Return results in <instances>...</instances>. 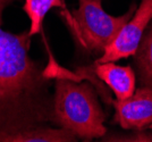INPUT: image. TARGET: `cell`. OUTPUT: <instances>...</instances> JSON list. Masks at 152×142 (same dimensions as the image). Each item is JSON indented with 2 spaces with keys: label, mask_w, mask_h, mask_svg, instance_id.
Returning a JSON list of instances; mask_svg holds the SVG:
<instances>
[{
  "label": "cell",
  "mask_w": 152,
  "mask_h": 142,
  "mask_svg": "<svg viewBox=\"0 0 152 142\" xmlns=\"http://www.w3.org/2000/svg\"><path fill=\"white\" fill-rule=\"evenodd\" d=\"M14 0H0V142L8 135L52 123L49 78L30 57L28 31L8 32L2 14Z\"/></svg>",
  "instance_id": "cell-1"
},
{
  "label": "cell",
  "mask_w": 152,
  "mask_h": 142,
  "mask_svg": "<svg viewBox=\"0 0 152 142\" xmlns=\"http://www.w3.org/2000/svg\"><path fill=\"white\" fill-rule=\"evenodd\" d=\"M106 115L94 88L88 82L60 78L55 83L52 123L70 131L77 139L103 138Z\"/></svg>",
  "instance_id": "cell-2"
},
{
  "label": "cell",
  "mask_w": 152,
  "mask_h": 142,
  "mask_svg": "<svg viewBox=\"0 0 152 142\" xmlns=\"http://www.w3.org/2000/svg\"><path fill=\"white\" fill-rule=\"evenodd\" d=\"M78 8L70 14L66 8L65 18L77 45L91 53H100L110 45L121 26L132 17L136 4L121 16H113L102 8V0H77Z\"/></svg>",
  "instance_id": "cell-3"
},
{
  "label": "cell",
  "mask_w": 152,
  "mask_h": 142,
  "mask_svg": "<svg viewBox=\"0 0 152 142\" xmlns=\"http://www.w3.org/2000/svg\"><path fill=\"white\" fill-rule=\"evenodd\" d=\"M152 20V0H141L132 17L121 26L119 32L95 63L117 61L134 56L143 34Z\"/></svg>",
  "instance_id": "cell-4"
},
{
  "label": "cell",
  "mask_w": 152,
  "mask_h": 142,
  "mask_svg": "<svg viewBox=\"0 0 152 142\" xmlns=\"http://www.w3.org/2000/svg\"><path fill=\"white\" fill-rule=\"evenodd\" d=\"M114 121L121 129L131 131L148 130L152 125V85H141L125 100L115 99Z\"/></svg>",
  "instance_id": "cell-5"
},
{
  "label": "cell",
  "mask_w": 152,
  "mask_h": 142,
  "mask_svg": "<svg viewBox=\"0 0 152 142\" xmlns=\"http://www.w3.org/2000/svg\"><path fill=\"white\" fill-rule=\"evenodd\" d=\"M94 73L110 90L117 100H125L136 90V74L131 66H121L115 61L94 63Z\"/></svg>",
  "instance_id": "cell-6"
},
{
  "label": "cell",
  "mask_w": 152,
  "mask_h": 142,
  "mask_svg": "<svg viewBox=\"0 0 152 142\" xmlns=\"http://www.w3.org/2000/svg\"><path fill=\"white\" fill-rule=\"evenodd\" d=\"M76 138L64 127H49L41 125L6 136L2 142H75Z\"/></svg>",
  "instance_id": "cell-7"
},
{
  "label": "cell",
  "mask_w": 152,
  "mask_h": 142,
  "mask_svg": "<svg viewBox=\"0 0 152 142\" xmlns=\"http://www.w3.org/2000/svg\"><path fill=\"white\" fill-rule=\"evenodd\" d=\"M133 57L141 85H152V20Z\"/></svg>",
  "instance_id": "cell-8"
},
{
  "label": "cell",
  "mask_w": 152,
  "mask_h": 142,
  "mask_svg": "<svg viewBox=\"0 0 152 142\" xmlns=\"http://www.w3.org/2000/svg\"><path fill=\"white\" fill-rule=\"evenodd\" d=\"M52 8L65 9L63 0H25L23 10L26 13L30 20V30L28 33L33 37L42 32L43 20L47 13Z\"/></svg>",
  "instance_id": "cell-9"
},
{
  "label": "cell",
  "mask_w": 152,
  "mask_h": 142,
  "mask_svg": "<svg viewBox=\"0 0 152 142\" xmlns=\"http://www.w3.org/2000/svg\"><path fill=\"white\" fill-rule=\"evenodd\" d=\"M148 130H150V131H152V125H151V126H150V127H149Z\"/></svg>",
  "instance_id": "cell-10"
}]
</instances>
